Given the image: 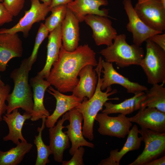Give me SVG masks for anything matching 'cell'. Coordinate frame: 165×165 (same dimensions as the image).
Segmentation results:
<instances>
[{
  "mask_svg": "<svg viewBox=\"0 0 165 165\" xmlns=\"http://www.w3.org/2000/svg\"><path fill=\"white\" fill-rule=\"evenodd\" d=\"M30 71L27 58H25L21 61L19 67L11 72L10 77L13 81L14 86L12 93L9 94L6 99L7 113L20 108L25 112L32 114L34 102L33 92L28 82Z\"/></svg>",
  "mask_w": 165,
  "mask_h": 165,
  "instance_id": "3",
  "label": "cell"
},
{
  "mask_svg": "<svg viewBox=\"0 0 165 165\" xmlns=\"http://www.w3.org/2000/svg\"><path fill=\"white\" fill-rule=\"evenodd\" d=\"M47 92L53 95L56 101V108L53 113L46 119V126L48 128L54 126L59 118L66 112L76 108L82 102L74 95H64L52 86L48 87Z\"/></svg>",
  "mask_w": 165,
  "mask_h": 165,
  "instance_id": "17",
  "label": "cell"
},
{
  "mask_svg": "<svg viewBox=\"0 0 165 165\" xmlns=\"http://www.w3.org/2000/svg\"><path fill=\"white\" fill-rule=\"evenodd\" d=\"M93 67L90 64L87 65L81 70L78 75L79 82L72 91V94L82 101L85 97L91 98L96 90L98 77Z\"/></svg>",
  "mask_w": 165,
  "mask_h": 165,
  "instance_id": "21",
  "label": "cell"
},
{
  "mask_svg": "<svg viewBox=\"0 0 165 165\" xmlns=\"http://www.w3.org/2000/svg\"><path fill=\"white\" fill-rule=\"evenodd\" d=\"M139 129L137 125H134L130 130L126 141L123 147L119 151L118 149L111 150L109 157L119 165L122 157L129 152L138 149L142 141L141 136L138 137Z\"/></svg>",
  "mask_w": 165,
  "mask_h": 165,
  "instance_id": "27",
  "label": "cell"
},
{
  "mask_svg": "<svg viewBox=\"0 0 165 165\" xmlns=\"http://www.w3.org/2000/svg\"><path fill=\"white\" fill-rule=\"evenodd\" d=\"M99 165H119L116 162L111 159L109 157L102 160L98 164Z\"/></svg>",
  "mask_w": 165,
  "mask_h": 165,
  "instance_id": "38",
  "label": "cell"
},
{
  "mask_svg": "<svg viewBox=\"0 0 165 165\" xmlns=\"http://www.w3.org/2000/svg\"><path fill=\"white\" fill-rule=\"evenodd\" d=\"M84 21L92 29V37L97 45L108 46L112 44L117 33L108 17L88 14L85 17Z\"/></svg>",
  "mask_w": 165,
  "mask_h": 165,
  "instance_id": "9",
  "label": "cell"
},
{
  "mask_svg": "<svg viewBox=\"0 0 165 165\" xmlns=\"http://www.w3.org/2000/svg\"><path fill=\"white\" fill-rule=\"evenodd\" d=\"M13 17L3 3L0 2V27L5 24L11 22Z\"/></svg>",
  "mask_w": 165,
  "mask_h": 165,
  "instance_id": "34",
  "label": "cell"
},
{
  "mask_svg": "<svg viewBox=\"0 0 165 165\" xmlns=\"http://www.w3.org/2000/svg\"><path fill=\"white\" fill-rule=\"evenodd\" d=\"M85 149L83 146H80L77 149L71 159L68 161H63L62 165H83V156Z\"/></svg>",
  "mask_w": 165,
  "mask_h": 165,
  "instance_id": "33",
  "label": "cell"
},
{
  "mask_svg": "<svg viewBox=\"0 0 165 165\" xmlns=\"http://www.w3.org/2000/svg\"><path fill=\"white\" fill-rule=\"evenodd\" d=\"M126 35H117L112 44L99 52L105 61L115 63L119 67L123 68L132 65L140 66L144 57L143 49L134 44L130 45L126 41Z\"/></svg>",
  "mask_w": 165,
  "mask_h": 165,
  "instance_id": "4",
  "label": "cell"
},
{
  "mask_svg": "<svg viewBox=\"0 0 165 165\" xmlns=\"http://www.w3.org/2000/svg\"><path fill=\"white\" fill-rule=\"evenodd\" d=\"M123 4L129 20L127 29L132 34L134 44L141 46L151 36L163 33L151 29L142 20L135 12L131 0H123Z\"/></svg>",
  "mask_w": 165,
  "mask_h": 165,
  "instance_id": "11",
  "label": "cell"
},
{
  "mask_svg": "<svg viewBox=\"0 0 165 165\" xmlns=\"http://www.w3.org/2000/svg\"><path fill=\"white\" fill-rule=\"evenodd\" d=\"M67 5H60L50 9L51 15L46 19L44 24L49 32L61 24L66 16Z\"/></svg>",
  "mask_w": 165,
  "mask_h": 165,
  "instance_id": "29",
  "label": "cell"
},
{
  "mask_svg": "<svg viewBox=\"0 0 165 165\" xmlns=\"http://www.w3.org/2000/svg\"><path fill=\"white\" fill-rule=\"evenodd\" d=\"M148 0H138V3H141Z\"/></svg>",
  "mask_w": 165,
  "mask_h": 165,
  "instance_id": "42",
  "label": "cell"
},
{
  "mask_svg": "<svg viewBox=\"0 0 165 165\" xmlns=\"http://www.w3.org/2000/svg\"><path fill=\"white\" fill-rule=\"evenodd\" d=\"M68 112L64 114L59 120L56 126L49 128V146L54 160L58 163L63 161L64 151L70 146L69 139L66 134L62 131L65 128L63 126L64 122L68 120Z\"/></svg>",
  "mask_w": 165,
  "mask_h": 165,
  "instance_id": "15",
  "label": "cell"
},
{
  "mask_svg": "<svg viewBox=\"0 0 165 165\" xmlns=\"http://www.w3.org/2000/svg\"><path fill=\"white\" fill-rule=\"evenodd\" d=\"M149 39L165 50V33L155 35L151 36Z\"/></svg>",
  "mask_w": 165,
  "mask_h": 165,
  "instance_id": "35",
  "label": "cell"
},
{
  "mask_svg": "<svg viewBox=\"0 0 165 165\" xmlns=\"http://www.w3.org/2000/svg\"><path fill=\"white\" fill-rule=\"evenodd\" d=\"M96 53L88 44L78 46L74 50H66L62 45L57 60L52 65L46 80L62 93L72 92L77 84L79 73L88 64L97 66Z\"/></svg>",
  "mask_w": 165,
  "mask_h": 165,
  "instance_id": "1",
  "label": "cell"
},
{
  "mask_svg": "<svg viewBox=\"0 0 165 165\" xmlns=\"http://www.w3.org/2000/svg\"><path fill=\"white\" fill-rule=\"evenodd\" d=\"M18 109H14L10 113H6L2 117V120L7 123L9 129L8 134L3 138V140L11 141L16 145L19 140L27 141L22 135V130L25 121L31 117L30 114L25 112L21 115Z\"/></svg>",
  "mask_w": 165,
  "mask_h": 165,
  "instance_id": "22",
  "label": "cell"
},
{
  "mask_svg": "<svg viewBox=\"0 0 165 165\" xmlns=\"http://www.w3.org/2000/svg\"><path fill=\"white\" fill-rule=\"evenodd\" d=\"M32 147V144L21 141L17 144L16 146L8 151L3 152L0 150V165L19 164Z\"/></svg>",
  "mask_w": 165,
  "mask_h": 165,
  "instance_id": "26",
  "label": "cell"
},
{
  "mask_svg": "<svg viewBox=\"0 0 165 165\" xmlns=\"http://www.w3.org/2000/svg\"><path fill=\"white\" fill-rule=\"evenodd\" d=\"M108 4L107 0H73L67 7L80 22L84 21L85 17L88 14L108 17V9H99L100 6Z\"/></svg>",
  "mask_w": 165,
  "mask_h": 165,
  "instance_id": "20",
  "label": "cell"
},
{
  "mask_svg": "<svg viewBox=\"0 0 165 165\" xmlns=\"http://www.w3.org/2000/svg\"><path fill=\"white\" fill-rule=\"evenodd\" d=\"M30 1V8L25 11L24 16L19 21L10 28L0 29V34H15L21 32L25 37H27L35 23L45 20L46 16L50 11V6L43 3H40L39 0Z\"/></svg>",
  "mask_w": 165,
  "mask_h": 165,
  "instance_id": "7",
  "label": "cell"
},
{
  "mask_svg": "<svg viewBox=\"0 0 165 165\" xmlns=\"http://www.w3.org/2000/svg\"><path fill=\"white\" fill-rule=\"evenodd\" d=\"M23 51L22 41L18 33H0V72L6 70L11 59L21 57Z\"/></svg>",
  "mask_w": 165,
  "mask_h": 165,
  "instance_id": "13",
  "label": "cell"
},
{
  "mask_svg": "<svg viewBox=\"0 0 165 165\" xmlns=\"http://www.w3.org/2000/svg\"><path fill=\"white\" fill-rule=\"evenodd\" d=\"M95 120L99 123L97 131L103 135L124 138L128 135L132 123L125 115L120 114L112 117L103 113H98Z\"/></svg>",
  "mask_w": 165,
  "mask_h": 165,
  "instance_id": "10",
  "label": "cell"
},
{
  "mask_svg": "<svg viewBox=\"0 0 165 165\" xmlns=\"http://www.w3.org/2000/svg\"><path fill=\"white\" fill-rule=\"evenodd\" d=\"M25 0H4L2 2L13 16H17L23 8Z\"/></svg>",
  "mask_w": 165,
  "mask_h": 165,
  "instance_id": "31",
  "label": "cell"
},
{
  "mask_svg": "<svg viewBox=\"0 0 165 165\" xmlns=\"http://www.w3.org/2000/svg\"><path fill=\"white\" fill-rule=\"evenodd\" d=\"M102 68L101 72L103 73L101 89L103 90L114 84L121 85L127 90L128 93L135 94L146 91V86L138 82H132L118 72L114 68L112 64L102 59Z\"/></svg>",
  "mask_w": 165,
  "mask_h": 165,
  "instance_id": "12",
  "label": "cell"
},
{
  "mask_svg": "<svg viewBox=\"0 0 165 165\" xmlns=\"http://www.w3.org/2000/svg\"><path fill=\"white\" fill-rule=\"evenodd\" d=\"M146 52L140 66L145 74L148 83L152 85L165 83V50L148 39Z\"/></svg>",
  "mask_w": 165,
  "mask_h": 165,
  "instance_id": "5",
  "label": "cell"
},
{
  "mask_svg": "<svg viewBox=\"0 0 165 165\" xmlns=\"http://www.w3.org/2000/svg\"><path fill=\"white\" fill-rule=\"evenodd\" d=\"M79 22L68 8L65 18L61 25L62 45L68 51H72L79 46Z\"/></svg>",
  "mask_w": 165,
  "mask_h": 165,
  "instance_id": "19",
  "label": "cell"
},
{
  "mask_svg": "<svg viewBox=\"0 0 165 165\" xmlns=\"http://www.w3.org/2000/svg\"><path fill=\"white\" fill-rule=\"evenodd\" d=\"M164 83H156L145 91V97L141 104V108L146 107L155 108L165 112V88ZM140 108V109H141Z\"/></svg>",
  "mask_w": 165,
  "mask_h": 165,
  "instance_id": "25",
  "label": "cell"
},
{
  "mask_svg": "<svg viewBox=\"0 0 165 165\" xmlns=\"http://www.w3.org/2000/svg\"><path fill=\"white\" fill-rule=\"evenodd\" d=\"M165 156L155 159L147 163L146 165H165Z\"/></svg>",
  "mask_w": 165,
  "mask_h": 165,
  "instance_id": "37",
  "label": "cell"
},
{
  "mask_svg": "<svg viewBox=\"0 0 165 165\" xmlns=\"http://www.w3.org/2000/svg\"><path fill=\"white\" fill-rule=\"evenodd\" d=\"M4 0H0V2H2Z\"/></svg>",
  "mask_w": 165,
  "mask_h": 165,
  "instance_id": "43",
  "label": "cell"
},
{
  "mask_svg": "<svg viewBox=\"0 0 165 165\" xmlns=\"http://www.w3.org/2000/svg\"><path fill=\"white\" fill-rule=\"evenodd\" d=\"M137 14L148 27L158 31L165 30V6L156 0L137 2L134 7Z\"/></svg>",
  "mask_w": 165,
  "mask_h": 165,
  "instance_id": "8",
  "label": "cell"
},
{
  "mask_svg": "<svg viewBox=\"0 0 165 165\" xmlns=\"http://www.w3.org/2000/svg\"><path fill=\"white\" fill-rule=\"evenodd\" d=\"M43 2V3L50 6L51 0H39Z\"/></svg>",
  "mask_w": 165,
  "mask_h": 165,
  "instance_id": "39",
  "label": "cell"
},
{
  "mask_svg": "<svg viewBox=\"0 0 165 165\" xmlns=\"http://www.w3.org/2000/svg\"><path fill=\"white\" fill-rule=\"evenodd\" d=\"M61 25H59L48 36L47 57L43 69L37 75L43 79L47 78L54 63L58 59L62 45Z\"/></svg>",
  "mask_w": 165,
  "mask_h": 165,
  "instance_id": "23",
  "label": "cell"
},
{
  "mask_svg": "<svg viewBox=\"0 0 165 165\" xmlns=\"http://www.w3.org/2000/svg\"><path fill=\"white\" fill-rule=\"evenodd\" d=\"M49 33L44 24L41 23L37 34L31 53L27 58L28 66L31 70L33 65L36 61L39 47L43 40L48 36Z\"/></svg>",
  "mask_w": 165,
  "mask_h": 165,
  "instance_id": "30",
  "label": "cell"
},
{
  "mask_svg": "<svg viewBox=\"0 0 165 165\" xmlns=\"http://www.w3.org/2000/svg\"><path fill=\"white\" fill-rule=\"evenodd\" d=\"M128 119L131 123L138 124L141 128L157 132L165 133V112L155 108H141L135 116Z\"/></svg>",
  "mask_w": 165,
  "mask_h": 165,
  "instance_id": "14",
  "label": "cell"
},
{
  "mask_svg": "<svg viewBox=\"0 0 165 165\" xmlns=\"http://www.w3.org/2000/svg\"><path fill=\"white\" fill-rule=\"evenodd\" d=\"M46 117L43 116L42 118V125L37 128L38 134L35 136L34 143L36 145L37 150V157L35 165H46L50 162L49 159V156L52 152L49 145H46L42 138V133L45 127V122Z\"/></svg>",
  "mask_w": 165,
  "mask_h": 165,
  "instance_id": "28",
  "label": "cell"
},
{
  "mask_svg": "<svg viewBox=\"0 0 165 165\" xmlns=\"http://www.w3.org/2000/svg\"><path fill=\"white\" fill-rule=\"evenodd\" d=\"M68 112V120L69 124L65 127L67 130L64 132L68 135L72 143V146L69 150L70 155L72 156L75 150L80 146L94 148V145L87 141L82 134V124L83 117L82 114L75 108L69 111Z\"/></svg>",
  "mask_w": 165,
  "mask_h": 165,
  "instance_id": "16",
  "label": "cell"
},
{
  "mask_svg": "<svg viewBox=\"0 0 165 165\" xmlns=\"http://www.w3.org/2000/svg\"><path fill=\"white\" fill-rule=\"evenodd\" d=\"M10 90V86L8 84L0 86V123L2 120V115L6 112L7 105L5 101Z\"/></svg>",
  "mask_w": 165,
  "mask_h": 165,
  "instance_id": "32",
  "label": "cell"
},
{
  "mask_svg": "<svg viewBox=\"0 0 165 165\" xmlns=\"http://www.w3.org/2000/svg\"><path fill=\"white\" fill-rule=\"evenodd\" d=\"M30 84L32 88L34 102L31 120L35 121L42 119L43 116L47 118L50 114L44 106L43 101L45 92L50 84L37 75L31 78Z\"/></svg>",
  "mask_w": 165,
  "mask_h": 165,
  "instance_id": "18",
  "label": "cell"
},
{
  "mask_svg": "<svg viewBox=\"0 0 165 165\" xmlns=\"http://www.w3.org/2000/svg\"><path fill=\"white\" fill-rule=\"evenodd\" d=\"M139 134L145 143L142 152L129 165H146L160 156L165 150V133H159L141 128Z\"/></svg>",
  "mask_w": 165,
  "mask_h": 165,
  "instance_id": "6",
  "label": "cell"
},
{
  "mask_svg": "<svg viewBox=\"0 0 165 165\" xmlns=\"http://www.w3.org/2000/svg\"><path fill=\"white\" fill-rule=\"evenodd\" d=\"M101 58L99 59L98 64L94 69L98 77L97 84L95 92L89 99L85 97L81 103L75 108L82 115L83 124L82 127V134L84 137L90 141L94 138L93 127L95 118L100 111L102 110L104 104L108 100H118L116 97L109 98L111 95L117 93V90H112L111 87L107 88L105 92H103L101 89L102 78H101L102 69Z\"/></svg>",
  "mask_w": 165,
  "mask_h": 165,
  "instance_id": "2",
  "label": "cell"
},
{
  "mask_svg": "<svg viewBox=\"0 0 165 165\" xmlns=\"http://www.w3.org/2000/svg\"><path fill=\"white\" fill-rule=\"evenodd\" d=\"M73 0H51L50 6V9L55 6L60 5H67Z\"/></svg>",
  "mask_w": 165,
  "mask_h": 165,
  "instance_id": "36",
  "label": "cell"
},
{
  "mask_svg": "<svg viewBox=\"0 0 165 165\" xmlns=\"http://www.w3.org/2000/svg\"><path fill=\"white\" fill-rule=\"evenodd\" d=\"M5 84L3 82V81L2 80L1 78V76L0 75V85H2Z\"/></svg>",
  "mask_w": 165,
  "mask_h": 165,
  "instance_id": "41",
  "label": "cell"
},
{
  "mask_svg": "<svg viewBox=\"0 0 165 165\" xmlns=\"http://www.w3.org/2000/svg\"><path fill=\"white\" fill-rule=\"evenodd\" d=\"M165 6V0H156Z\"/></svg>",
  "mask_w": 165,
  "mask_h": 165,
  "instance_id": "40",
  "label": "cell"
},
{
  "mask_svg": "<svg viewBox=\"0 0 165 165\" xmlns=\"http://www.w3.org/2000/svg\"><path fill=\"white\" fill-rule=\"evenodd\" d=\"M145 96V92L142 91L134 94L131 97L119 104H114L110 101H107L104 105L105 108L102 112L107 115L120 113L125 116L131 114L141 108V103Z\"/></svg>",
  "mask_w": 165,
  "mask_h": 165,
  "instance_id": "24",
  "label": "cell"
}]
</instances>
